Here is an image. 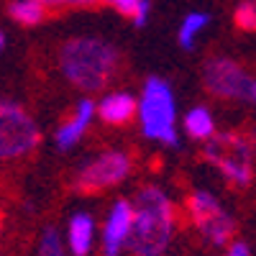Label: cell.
I'll use <instances>...</instances> for the list:
<instances>
[{
  "label": "cell",
  "instance_id": "obj_1",
  "mask_svg": "<svg viewBox=\"0 0 256 256\" xmlns=\"http://www.w3.org/2000/svg\"><path fill=\"white\" fill-rule=\"evenodd\" d=\"M134 223L128 246L136 256H162L174 236L177 210L174 202L154 184L141 187L134 200Z\"/></svg>",
  "mask_w": 256,
  "mask_h": 256
},
{
  "label": "cell",
  "instance_id": "obj_2",
  "mask_svg": "<svg viewBox=\"0 0 256 256\" xmlns=\"http://www.w3.org/2000/svg\"><path fill=\"white\" fill-rule=\"evenodd\" d=\"M118 49L102 38H70L59 49V70L80 90L95 92L118 72Z\"/></svg>",
  "mask_w": 256,
  "mask_h": 256
},
{
  "label": "cell",
  "instance_id": "obj_3",
  "mask_svg": "<svg viewBox=\"0 0 256 256\" xmlns=\"http://www.w3.org/2000/svg\"><path fill=\"white\" fill-rule=\"evenodd\" d=\"M141 126L144 136L159 138L162 144L174 146L177 131H174V98L169 84L159 77H152L141 95Z\"/></svg>",
  "mask_w": 256,
  "mask_h": 256
},
{
  "label": "cell",
  "instance_id": "obj_4",
  "mask_svg": "<svg viewBox=\"0 0 256 256\" xmlns=\"http://www.w3.org/2000/svg\"><path fill=\"white\" fill-rule=\"evenodd\" d=\"M251 154L254 146L248 138H244L241 134H220L216 138H210V144L205 146V162L216 164L223 177L236 184V187H248L254 169H251Z\"/></svg>",
  "mask_w": 256,
  "mask_h": 256
},
{
  "label": "cell",
  "instance_id": "obj_5",
  "mask_svg": "<svg viewBox=\"0 0 256 256\" xmlns=\"http://www.w3.org/2000/svg\"><path fill=\"white\" fill-rule=\"evenodd\" d=\"M38 141L41 134L34 118L16 102H0V159L28 156Z\"/></svg>",
  "mask_w": 256,
  "mask_h": 256
},
{
  "label": "cell",
  "instance_id": "obj_6",
  "mask_svg": "<svg viewBox=\"0 0 256 256\" xmlns=\"http://www.w3.org/2000/svg\"><path fill=\"white\" fill-rule=\"evenodd\" d=\"M205 88L223 100H241L254 102L256 98V82L241 67L238 62L228 56H212L205 64Z\"/></svg>",
  "mask_w": 256,
  "mask_h": 256
},
{
  "label": "cell",
  "instance_id": "obj_7",
  "mask_svg": "<svg viewBox=\"0 0 256 256\" xmlns=\"http://www.w3.org/2000/svg\"><path fill=\"white\" fill-rule=\"evenodd\" d=\"M131 154L126 152H105L88 162L74 177V190L80 192H100L120 184L128 174H131Z\"/></svg>",
  "mask_w": 256,
  "mask_h": 256
},
{
  "label": "cell",
  "instance_id": "obj_8",
  "mask_svg": "<svg viewBox=\"0 0 256 256\" xmlns=\"http://www.w3.org/2000/svg\"><path fill=\"white\" fill-rule=\"evenodd\" d=\"M131 223H134L131 202L118 200L102 228V256H120L126 251L128 236H131Z\"/></svg>",
  "mask_w": 256,
  "mask_h": 256
},
{
  "label": "cell",
  "instance_id": "obj_9",
  "mask_svg": "<svg viewBox=\"0 0 256 256\" xmlns=\"http://www.w3.org/2000/svg\"><path fill=\"white\" fill-rule=\"evenodd\" d=\"M92 116H95V102H92V100H80L77 108H74V113H72V118L56 131V146H59V148L74 146V144L80 141V136L88 131Z\"/></svg>",
  "mask_w": 256,
  "mask_h": 256
},
{
  "label": "cell",
  "instance_id": "obj_10",
  "mask_svg": "<svg viewBox=\"0 0 256 256\" xmlns=\"http://www.w3.org/2000/svg\"><path fill=\"white\" fill-rule=\"evenodd\" d=\"M138 110V102L136 98H131L128 92H113L108 98H102L100 100V118L105 123H110V126H126V123H131L134 116Z\"/></svg>",
  "mask_w": 256,
  "mask_h": 256
},
{
  "label": "cell",
  "instance_id": "obj_11",
  "mask_svg": "<svg viewBox=\"0 0 256 256\" xmlns=\"http://www.w3.org/2000/svg\"><path fill=\"white\" fill-rule=\"evenodd\" d=\"M70 251L72 256H88L92 248V238H95V220L88 216V212H77V216L70 220Z\"/></svg>",
  "mask_w": 256,
  "mask_h": 256
},
{
  "label": "cell",
  "instance_id": "obj_12",
  "mask_svg": "<svg viewBox=\"0 0 256 256\" xmlns=\"http://www.w3.org/2000/svg\"><path fill=\"white\" fill-rule=\"evenodd\" d=\"M198 228L205 236V241H210L212 246H228L230 238H233V233H236V220L220 208L216 216H210L208 220H202Z\"/></svg>",
  "mask_w": 256,
  "mask_h": 256
},
{
  "label": "cell",
  "instance_id": "obj_13",
  "mask_svg": "<svg viewBox=\"0 0 256 256\" xmlns=\"http://www.w3.org/2000/svg\"><path fill=\"white\" fill-rule=\"evenodd\" d=\"M218 210H220V202L212 198L210 192H205V190H195L187 198V212H190V218H192V223H195V226H200L210 216H216Z\"/></svg>",
  "mask_w": 256,
  "mask_h": 256
},
{
  "label": "cell",
  "instance_id": "obj_14",
  "mask_svg": "<svg viewBox=\"0 0 256 256\" xmlns=\"http://www.w3.org/2000/svg\"><path fill=\"white\" fill-rule=\"evenodd\" d=\"M184 128H187V134L198 141H208L216 134V123H212V116H210L208 108H192L184 116Z\"/></svg>",
  "mask_w": 256,
  "mask_h": 256
},
{
  "label": "cell",
  "instance_id": "obj_15",
  "mask_svg": "<svg viewBox=\"0 0 256 256\" xmlns=\"http://www.w3.org/2000/svg\"><path fill=\"white\" fill-rule=\"evenodd\" d=\"M8 13L18 20V24L36 26L46 18L49 10L44 8V3H38V0H13V3L8 6Z\"/></svg>",
  "mask_w": 256,
  "mask_h": 256
},
{
  "label": "cell",
  "instance_id": "obj_16",
  "mask_svg": "<svg viewBox=\"0 0 256 256\" xmlns=\"http://www.w3.org/2000/svg\"><path fill=\"white\" fill-rule=\"evenodd\" d=\"M210 16L208 13H190L184 20H182V28H180V44L184 49H192V44H195V36L208 26Z\"/></svg>",
  "mask_w": 256,
  "mask_h": 256
},
{
  "label": "cell",
  "instance_id": "obj_17",
  "mask_svg": "<svg viewBox=\"0 0 256 256\" xmlns=\"http://www.w3.org/2000/svg\"><path fill=\"white\" fill-rule=\"evenodd\" d=\"M38 256H64V246H62L56 228H52V226L44 228L41 241H38Z\"/></svg>",
  "mask_w": 256,
  "mask_h": 256
},
{
  "label": "cell",
  "instance_id": "obj_18",
  "mask_svg": "<svg viewBox=\"0 0 256 256\" xmlns=\"http://www.w3.org/2000/svg\"><path fill=\"white\" fill-rule=\"evenodd\" d=\"M236 26L241 31H254L256 28V6L254 0H244L236 8Z\"/></svg>",
  "mask_w": 256,
  "mask_h": 256
},
{
  "label": "cell",
  "instance_id": "obj_19",
  "mask_svg": "<svg viewBox=\"0 0 256 256\" xmlns=\"http://www.w3.org/2000/svg\"><path fill=\"white\" fill-rule=\"evenodd\" d=\"M46 10H70V8H95L102 0H38Z\"/></svg>",
  "mask_w": 256,
  "mask_h": 256
},
{
  "label": "cell",
  "instance_id": "obj_20",
  "mask_svg": "<svg viewBox=\"0 0 256 256\" xmlns=\"http://www.w3.org/2000/svg\"><path fill=\"white\" fill-rule=\"evenodd\" d=\"M105 3H110V6H113L118 13H123V16H134L138 0H105Z\"/></svg>",
  "mask_w": 256,
  "mask_h": 256
},
{
  "label": "cell",
  "instance_id": "obj_21",
  "mask_svg": "<svg viewBox=\"0 0 256 256\" xmlns=\"http://www.w3.org/2000/svg\"><path fill=\"white\" fill-rule=\"evenodd\" d=\"M134 24L136 26H144L146 24V18H148V0H138V6H136V10H134Z\"/></svg>",
  "mask_w": 256,
  "mask_h": 256
},
{
  "label": "cell",
  "instance_id": "obj_22",
  "mask_svg": "<svg viewBox=\"0 0 256 256\" xmlns=\"http://www.w3.org/2000/svg\"><path fill=\"white\" fill-rule=\"evenodd\" d=\"M223 256H251V248L244 241H233V244H228V251Z\"/></svg>",
  "mask_w": 256,
  "mask_h": 256
},
{
  "label": "cell",
  "instance_id": "obj_23",
  "mask_svg": "<svg viewBox=\"0 0 256 256\" xmlns=\"http://www.w3.org/2000/svg\"><path fill=\"white\" fill-rule=\"evenodd\" d=\"M3 44H6V36H3V31H0V49H3Z\"/></svg>",
  "mask_w": 256,
  "mask_h": 256
},
{
  "label": "cell",
  "instance_id": "obj_24",
  "mask_svg": "<svg viewBox=\"0 0 256 256\" xmlns=\"http://www.w3.org/2000/svg\"><path fill=\"white\" fill-rule=\"evenodd\" d=\"M0 230H3V216H0Z\"/></svg>",
  "mask_w": 256,
  "mask_h": 256
}]
</instances>
